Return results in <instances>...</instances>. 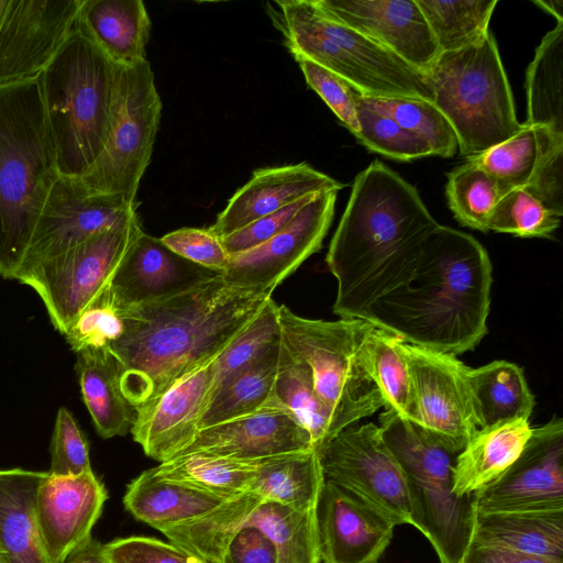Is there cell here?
<instances>
[{
	"mask_svg": "<svg viewBox=\"0 0 563 563\" xmlns=\"http://www.w3.org/2000/svg\"><path fill=\"white\" fill-rule=\"evenodd\" d=\"M272 295L227 283L222 275L177 296L118 311L123 333L109 344L120 387L136 409L219 356Z\"/></svg>",
	"mask_w": 563,
	"mask_h": 563,
	"instance_id": "obj_1",
	"label": "cell"
},
{
	"mask_svg": "<svg viewBox=\"0 0 563 563\" xmlns=\"http://www.w3.org/2000/svg\"><path fill=\"white\" fill-rule=\"evenodd\" d=\"M438 225L418 190L384 163L357 174L325 256L338 285L334 314L364 320L377 300L406 285Z\"/></svg>",
	"mask_w": 563,
	"mask_h": 563,
	"instance_id": "obj_2",
	"label": "cell"
},
{
	"mask_svg": "<svg viewBox=\"0 0 563 563\" xmlns=\"http://www.w3.org/2000/svg\"><path fill=\"white\" fill-rule=\"evenodd\" d=\"M493 266L471 234L439 224L413 277L377 300L364 320L400 341L457 356L487 334Z\"/></svg>",
	"mask_w": 563,
	"mask_h": 563,
	"instance_id": "obj_3",
	"label": "cell"
},
{
	"mask_svg": "<svg viewBox=\"0 0 563 563\" xmlns=\"http://www.w3.org/2000/svg\"><path fill=\"white\" fill-rule=\"evenodd\" d=\"M38 76L0 84V276L15 279L58 177Z\"/></svg>",
	"mask_w": 563,
	"mask_h": 563,
	"instance_id": "obj_4",
	"label": "cell"
},
{
	"mask_svg": "<svg viewBox=\"0 0 563 563\" xmlns=\"http://www.w3.org/2000/svg\"><path fill=\"white\" fill-rule=\"evenodd\" d=\"M119 68L75 29L37 75L62 176L81 177L102 152Z\"/></svg>",
	"mask_w": 563,
	"mask_h": 563,
	"instance_id": "obj_5",
	"label": "cell"
},
{
	"mask_svg": "<svg viewBox=\"0 0 563 563\" xmlns=\"http://www.w3.org/2000/svg\"><path fill=\"white\" fill-rule=\"evenodd\" d=\"M378 428L406 482L410 525L429 540L440 563H460L476 519V495L453 492L454 466L464 448L393 410L380 413Z\"/></svg>",
	"mask_w": 563,
	"mask_h": 563,
	"instance_id": "obj_6",
	"label": "cell"
},
{
	"mask_svg": "<svg viewBox=\"0 0 563 563\" xmlns=\"http://www.w3.org/2000/svg\"><path fill=\"white\" fill-rule=\"evenodd\" d=\"M275 26L295 59L310 60L366 97L432 101L426 76L360 32L336 22L313 0L276 1Z\"/></svg>",
	"mask_w": 563,
	"mask_h": 563,
	"instance_id": "obj_7",
	"label": "cell"
},
{
	"mask_svg": "<svg viewBox=\"0 0 563 563\" xmlns=\"http://www.w3.org/2000/svg\"><path fill=\"white\" fill-rule=\"evenodd\" d=\"M424 76L432 102L453 126L463 156L475 157L519 130L493 33L463 49L441 53Z\"/></svg>",
	"mask_w": 563,
	"mask_h": 563,
	"instance_id": "obj_8",
	"label": "cell"
},
{
	"mask_svg": "<svg viewBox=\"0 0 563 563\" xmlns=\"http://www.w3.org/2000/svg\"><path fill=\"white\" fill-rule=\"evenodd\" d=\"M278 322L283 344L308 366L317 395L347 427L384 407L378 388L356 357L368 321L308 319L282 305Z\"/></svg>",
	"mask_w": 563,
	"mask_h": 563,
	"instance_id": "obj_9",
	"label": "cell"
},
{
	"mask_svg": "<svg viewBox=\"0 0 563 563\" xmlns=\"http://www.w3.org/2000/svg\"><path fill=\"white\" fill-rule=\"evenodd\" d=\"M162 114L154 74L146 60L120 66L111 125L102 152L78 177L91 191L135 206L140 181L151 162Z\"/></svg>",
	"mask_w": 563,
	"mask_h": 563,
	"instance_id": "obj_10",
	"label": "cell"
},
{
	"mask_svg": "<svg viewBox=\"0 0 563 563\" xmlns=\"http://www.w3.org/2000/svg\"><path fill=\"white\" fill-rule=\"evenodd\" d=\"M142 231L139 218L102 231L45 261L16 279L33 288L52 324L65 334L75 319L108 288L131 243Z\"/></svg>",
	"mask_w": 563,
	"mask_h": 563,
	"instance_id": "obj_11",
	"label": "cell"
},
{
	"mask_svg": "<svg viewBox=\"0 0 563 563\" xmlns=\"http://www.w3.org/2000/svg\"><path fill=\"white\" fill-rule=\"evenodd\" d=\"M323 477L363 498L396 525H410L402 472L378 426H350L318 450Z\"/></svg>",
	"mask_w": 563,
	"mask_h": 563,
	"instance_id": "obj_12",
	"label": "cell"
},
{
	"mask_svg": "<svg viewBox=\"0 0 563 563\" xmlns=\"http://www.w3.org/2000/svg\"><path fill=\"white\" fill-rule=\"evenodd\" d=\"M135 206L89 190L78 177L59 176L38 217L15 279L91 236L131 222Z\"/></svg>",
	"mask_w": 563,
	"mask_h": 563,
	"instance_id": "obj_13",
	"label": "cell"
},
{
	"mask_svg": "<svg viewBox=\"0 0 563 563\" xmlns=\"http://www.w3.org/2000/svg\"><path fill=\"white\" fill-rule=\"evenodd\" d=\"M476 514L563 510V421L532 428L519 457L475 497Z\"/></svg>",
	"mask_w": 563,
	"mask_h": 563,
	"instance_id": "obj_14",
	"label": "cell"
},
{
	"mask_svg": "<svg viewBox=\"0 0 563 563\" xmlns=\"http://www.w3.org/2000/svg\"><path fill=\"white\" fill-rule=\"evenodd\" d=\"M336 191L312 197L277 234L251 250L230 255L223 279L272 295L309 256L318 252L332 223Z\"/></svg>",
	"mask_w": 563,
	"mask_h": 563,
	"instance_id": "obj_15",
	"label": "cell"
},
{
	"mask_svg": "<svg viewBox=\"0 0 563 563\" xmlns=\"http://www.w3.org/2000/svg\"><path fill=\"white\" fill-rule=\"evenodd\" d=\"M411 376L416 423L464 448L479 429L468 368L456 356L398 341Z\"/></svg>",
	"mask_w": 563,
	"mask_h": 563,
	"instance_id": "obj_16",
	"label": "cell"
},
{
	"mask_svg": "<svg viewBox=\"0 0 563 563\" xmlns=\"http://www.w3.org/2000/svg\"><path fill=\"white\" fill-rule=\"evenodd\" d=\"M81 0H9L0 22V84L38 75L76 29Z\"/></svg>",
	"mask_w": 563,
	"mask_h": 563,
	"instance_id": "obj_17",
	"label": "cell"
},
{
	"mask_svg": "<svg viewBox=\"0 0 563 563\" xmlns=\"http://www.w3.org/2000/svg\"><path fill=\"white\" fill-rule=\"evenodd\" d=\"M217 357L183 376L152 401L134 409L130 432L148 457L159 463L169 461L194 442L213 394Z\"/></svg>",
	"mask_w": 563,
	"mask_h": 563,
	"instance_id": "obj_18",
	"label": "cell"
},
{
	"mask_svg": "<svg viewBox=\"0 0 563 563\" xmlns=\"http://www.w3.org/2000/svg\"><path fill=\"white\" fill-rule=\"evenodd\" d=\"M328 18L365 35L423 75L440 55L416 0H313Z\"/></svg>",
	"mask_w": 563,
	"mask_h": 563,
	"instance_id": "obj_19",
	"label": "cell"
},
{
	"mask_svg": "<svg viewBox=\"0 0 563 563\" xmlns=\"http://www.w3.org/2000/svg\"><path fill=\"white\" fill-rule=\"evenodd\" d=\"M221 275L179 256L142 230L114 272L107 294L120 312L189 291Z\"/></svg>",
	"mask_w": 563,
	"mask_h": 563,
	"instance_id": "obj_20",
	"label": "cell"
},
{
	"mask_svg": "<svg viewBox=\"0 0 563 563\" xmlns=\"http://www.w3.org/2000/svg\"><path fill=\"white\" fill-rule=\"evenodd\" d=\"M317 525L322 563H377L397 526L356 494L325 479Z\"/></svg>",
	"mask_w": 563,
	"mask_h": 563,
	"instance_id": "obj_21",
	"label": "cell"
},
{
	"mask_svg": "<svg viewBox=\"0 0 563 563\" xmlns=\"http://www.w3.org/2000/svg\"><path fill=\"white\" fill-rule=\"evenodd\" d=\"M108 499L93 472L77 476H47L35 499L41 539L51 563H65L89 538Z\"/></svg>",
	"mask_w": 563,
	"mask_h": 563,
	"instance_id": "obj_22",
	"label": "cell"
},
{
	"mask_svg": "<svg viewBox=\"0 0 563 563\" xmlns=\"http://www.w3.org/2000/svg\"><path fill=\"white\" fill-rule=\"evenodd\" d=\"M309 449L313 446L308 431L272 396L250 415L201 429L178 455L202 452L258 461Z\"/></svg>",
	"mask_w": 563,
	"mask_h": 563,
	"instance_id": "obj_23",
	"label": "cell"
},
{
	"mask_svg": "<svg viewBox=\"0 0 563 563\" xmlns=\"http://www.w3.org/2000/svg\"><path fill=\"white\" fill-rule=\"evenodd\" d=\"M343 187L308 163L257 168L233 194L209 231L221 239L303 197L338 192Z\"/></svg>",
	"mask_w": 563,
	"mask_h": 563,
	"instance_id": "obj_24",
	"label": "cell"
},
{
	"mask_svg": "<svg viewBox=\"0 0 563 563\" xmlns=\"http://www.w3.org/2000/svg\"><path fill=\"white\" fill-rule=\"evenodd\" d=\"M76 30L119 66L146 60L151 20L142 0H81Z\"/></svg>",
	"mask_w": 563,
	"mask_h": 563,
	"instance_id": "obj_25",
	"label": "cell"
},
{
	"mask_svg": "<svg viewBox=\"0 0 563 563\" xmlns=\"http://www.w3.org/2000/svg\"><path fill=\"white\" fill-rule=\"evenodd\" d=\"M47 472L0 470V555L4 563H51L35 515L37 489Z\"/></svg>",
	"mask_w": 563,
	"mask_h": 563,
	"instance_id": "obj_26",
	"label": "cell"
},
{
	"mask_svg": "<svg viewBox=\"0 0 563 563\" xmlns=\"http://www.w3.org/2000/svg\"><path fill=\"white\" fill-rule=\"evenodd\" d=\"M531 433L523 418L478 429L456 457L454 494L476 495L495 482L519 457Z\"/></svg>",
	"mask_w": 563,
	"mask_h": 563,
	"instance_id": "obj_27",
	"label": "cell"
},
{
	"mask_svg": "<svg viewBox=\"0 0 563 563\" xmlns=\"http://www.w3.org/2000/svg\"><path fill=\"white\" fill-rule=\"evenodd\" d=\"M224 500L209 492L163 478L153 468L134 478L123 496L125 509L135 519L161 532L194 520Z\"/></svg>",
	"mask_w": 563,
	"mask_h": 563,
	"instance_id": "obj_28",
	"label": "cell"
},
{
	"mask_svg": "<svg viewBox=\"0 0 563 563\" xmlns=\"http://www.w3.org/2000/svg\"><path fill=\"white\" fill-rule=\"evenodd\" d=\"M471 543L563 560V510L476 514Z\"/></svg>",
	"mask_w": 563,
	"mask_h": 563,
	"instance_id": "obj_29",
	"label": "cell"
},
{
	"mask_svg": "<svg viewBox=\"0 0 563 563\" xmlns=\"http://www.w3.org/2000/svg\"><path fill=\"white\" fill-rule=\"evenodd\" d=\"M76 371L84 402L101 438L125 435L132 426L134 409L120 387V364L109 347L77 354Z\"/></svg>",
	"mask_w": 563,
	"mask_h": 563,
	"instance_id": "obj_30",
	"label": "cell"
},
{
	"mask_svg": "<svg viewBox=\"0 0 563 563\" xmlns=\"http://www.w3.org/2000/svg\"><path fill=\"white\" fill-rule=\"evenodd\" d=\"M559 147H563V136L547 125L525 122L508 140L468 159L496 180L503 196L512 189L529 187Z\"/></svg>",
	"mask_w": 563,
	"mask_h": 563,
	"instance_id": "obj_31",
	"label": "cell"
},
{
	"mask_svg": "<svg viewBox=\"0 0 563 563\" xmlns=\"http://www.w3.org/2000/svg\"><path fill=\"white\" fill-rule=\"evenodd\" d=\"M467 378L479 429L530 418L536 404L534 396L522 368L515 363L494 361L477 368H468Z\"/></svg>",
	"mask_w": 563,
	"mask_h": 563,
	"instance_id": "obj_32",
	"label": "cell"
},
{
	"mask_svg": "<svg viewBox=\"0 0 563 563\" xmlns=\"http://www.w3.org/2000/svg\"><path fill=\"white\" fill-rule=\"evenodd\" d=\"M263 499L250 490L241 493L209 512L162 533L188 555L220 563L232 539Z\"/></svg>",
	"mask_w": 563,
	"mask_h": 563,
	"instance_id": "obj_33",
	"label": "cell"
},
{
	"mask_svg": "<svg viewBox=\"0 0 563 563\" xmlns=\"http://www.w3.org/2000/svg\"><path fill=\"white\" fill-rule=\"evenodd\" d=\"M324 477L317 450L264 459L249 486L266 500L297 509L318 506Z\"/></svg>",
	"mask_w": 563,
	"mask_h": 563,
	"instance_id": "obj_34",
	"label": "cell"
},
{
	"mask_svg": "<svg viewBox=\"0 0 563 563\" xmlns=\"http://www.w3.org/2000/svg\"><path fill=\"white\" fill-rule=\"evenodd\" d=\"M399 339L369 324L357 346L356 357L378 388L384 408L416 422V405L409 366Z\"/></svg>",
	"mask_w": 563,
	"mask_h": 563,
	"instance_id": "obj_35",
	"label": "cell"
},
{
	"mask_svg": "<svg viewBox=\"0 0 563 563\" xmlns=\"http://www.w3.org/2000/svg\"><path fill=\"white\" fill-rule=\"evenodd\" d=\"M282 339L230 380L216 388L205 411L200 430L250 415L272 397L278 375Z\"/></svg>",
	"mask_w": 563,
	"mask_h": 563,
	"instance_id": "obj_36",
	"label": "cell"
},
{
	"mask_svg": "<svg viewBox=\"0 0 563 563\" xmlns=\"http://www.w3.org/2000/svg\"><path fill=\"white\" fill-rule=\"evenodd\" d=\"M272 396L308 431L316 450L347 428L317 395L308 366L284 344Z\"/></svg>",
	"mask_w": 563,
	"mask_h": 563,
	"instance_id": "obj_37",
	"label": "cell"
},
{
	"mask_svg": "<svg viewBox=\"0 0 563 563\" xmlns=\"http://www.w3.org/2000/svg\"><path fill=\"white\" fill-rule=\"evenodd\" d=\"M527 121L563 136V23L549 31L526 73Z\"/></svg>",
	"mask_w": 563,
	"mask_h": 563,
	"instance_id": "obj_38",
	"label": "cell"
},
{
	"mask_svg": "<svg viewBox=\"0 0 563 563\" xmlns=\"http://www.w3.org/2000/svg\"><path fill=\"white\" fill-rule=\"evenodd\" d=\"M245 527L258 529L273 543L276 563H321L317 507L297 509L263 499Z\"/></svg>",
	"mask_w": 563,
	"mask_h": 563,
	"instance_id": "obj_39",
	"label": "cell"
},
{
	"mask_svg": "<svg viewBox=\"0 0 563 563\" xmlns=\"http://www.w3.org/2000/svg\"><path fill=\"white\" fill-rule=\"evenodd\" d=\"M258 461L192 452L153 467L156 475L209 492L225 499L247 492Z\"/></svg>",
	"mask_w": 563,
	"mask_h": 563,
	"instance_id": "obj_40",
	"label": "cell"
},
{
	"mask_svg": "<svg viewBox=\"0 0 563 563\" xmlns=\"http://www.w3.org/2000/svg\"><path fill=\"white\" fill-rule=\"evenodd\" d=\"M439 52L449 53L478 43L488 34L497 0H416Z\"/></svg>",
	"mask_w": 563,
	"mask_h": 563,
	"instance_id": "obj_41",
	"label": "cell"
},
{
	"mask_svg": "<svg viewBox=\"0 0 563 563\" xmlns=\"http://www.w3.org/2000/svg\"><path fill=\"white\" fill-rule=\"evenodd\" d=\"M364 97L369 106L389 115L404 130L427 144L432 155L451 157L459 152L453 126L432 101L406 97Z\"/></svg>",
	"mask_w": 563,
	"mask_h": 563,
	"instance_id": "obj_42",
	"label": "cell"
},
{
	"mask_svg": "<svg viewBox=\"0 0 563 563\" xmlns=\"http://www.w3.org/2000/svg\"><path fill=\"white\" fill-rule=\"evenodd\" d=\"M448 203L455 219L464 227L482 232L499 200L496 180L474 161L468 159L448 175Z\"/></svg>",
	"mask_w": 563,
	"mask_h": 563,
	"instance_id": "obj_43",
	"label": "cell"
},
{
	"mask_svg": "<svg viewBox=\"0 0 563 563\" xmlns=\"http://www.w3.org/2000/svg\"><path fill=\"white\" fill-rule=\"evenodd\" d=\"M562 216L545 207L526 188L512 189L496 202L487 231L520 238H549L561 225Z\"/></svg>",
	"mask_w": 563,
	"mask_h": 563,
	"instance_id": "obj_44",
	"label": "cell"
},
{
	"mask_svg": "<svg viewBox=\"0 0 563 563\" xmlns=\"http://www.w3.org/2000/svg\"><path fill=\"white\" fill-rule=\"evenodd\" d=\"M356 113L361 144L369 151L396 161H413L432 155L431 148L404 130L386 113L369 106L364 96L356 92Z\"/></svg>",
	"mask_w": 563,
	"mask_h": 563,
	"instance_id": "obj_45",
	"label": "cell"
},
{
	"mask_svg": "<svg viewBox=\"0 0 563 563\" xmlns=\"http://www.w3.org/2000/svg\"><path fill=\"white\" fill-rule=\"evenodd\" d=\"M278 307L271 298L252 322L216 358L214 389L280 341Z\"/></svg>",
	"mask_w": 563,
	"mask_h": 563,
	"instance_id": "obj_46",
	"label": "cell"
},
{
	"mask_svg": "<svg viewBox=\"0 0 563 563\" xmlns=\"http://www.w3.org/2000/svg\"><path fill=\"white\" fill-rule=\"evenodd\" d=\"M122 333L123 320L106 289L75 319L64 335L78 354L86 350L108 347Z\"/></svg>",
	"mask_w": 563,
	"mask_h": 563,
	"instance_id": "obj_47",
	"label": "cell"
},
{
	"mask_svg": "<svg viewBox=\"0 0 563 563\" xmlns=\"http://www.w3.org/2000/svg\"><path fill=\"white\" fill-rule=\"evenodd\" d=\"M47 472L53 476H77L93 472L89 444L73 415L64 407L57 411Z\"/></svg>",
	"mask_w": 563,
	"mask_h": 563,
	"instance_id": "obj_48",
	"label": "cell"
},
{
	"mask_svg": "<svg viewBox=\"0 0 563 563\" xmlns=\"http://www.w3.org/2000/svg\"><path fill=\"white\" fill-rule=\"evenodd\" d=\"M307 85L355 135L358 132L356 91L341 77L307 59H296Z\"/></svg>",
	"mask_w": 563,
	"mask_h": 563,
	"instance_id": "obj_49",
	"label": "cell"
},
{
	"mask_svg": "<svg viewBox=\"0 0 563 563\" xmlns=\"http://www.w3.org/2000/svg\"><path fill=\"white\" fill-rule=\"evenodd\" d=\"M159 239L174 253L208 269L223 273L229 263L220 238L209 229L181 228Z\"/></svg>",
	"mask_w": 563,
	"mask_h": 563,
	"instance_id": "obj_50",
	"label": "cell"
},
{
	"mask_svg": "<svg viewBox=\"0 0 563 563\" xmlns=\"http://www.w3.org/2000/svg\"><path fill=\"white\" fill-rule=\"evenodd\" d=\"M110 563H196L172 542L150 537H128L103 544Z\"/></svg>",
	"mask_w": 563,
	"mask_h": 563,
	"instance_id": "obj_51",
	"label": "cell"
},
{
	"mask_svg": "<svg viewBox=\"0 0 563 563\" xmlns=\"http://www.w3.org/2000/svg\"><path fill=\"white\" fill-rule=\"evenodd\" d=\"M313 196L303 197L221 238L223 247L229 255H233L261 245L282 231Z\"/></svg>",
	"mask_w": 563,
	"mask_h": 563,
	"instance_id": "obj_52",
	"label": "cell"
},
{
	"mask_svg": "<svg viewBox=\"0 0 563 563\" xmlns=\"http://www.w3.org/2000/svg\"><path fill=\"white\" fill-rule=\"evenodd\" d=\"M220 563H276V550L258 529L245 527L232 539Z\"/></svg>",
	"mask_w": 563,
	"mask_h": 563,
	"instance_id": "obj_53",
	"label": "cell"
},
{
	"mask_svg": "<svg viewBox=\"0 0 563 563\" xmlns=\"http://www.w3.org/2000/svg\"><path fill=\"white\" fill-rule=\"evenodd\" d=\"M526 189L545 207L563 214V147L552 152Z\"/></svg>",
	"mask_w": 563,
	"mask_h": 563,
	"instance_id": "obj_54",
	"label": "cell"
},
{
	"mask_svg": "<svg viewBox=\"0 0 563 563\" xmlns=\"http://www.w3.org/2000/svg\"><path fill=\"white\" fill-rule=\"evenodd\" d=\"M460 563H563V560L471 543Z\"/></svg>",
	"mask_w": 563,
	"mask_h": 563,
	"instance_id": "obj_55",
	"label": "cell"
},
{
	"mask_svg": "<svg viewBox=\"0 0 563 563\" xmlns=\"http://www.w3.org/2000/svg\"><path fill=\"white\" fill-rule=\"evenodd\" d=\"M65 563H110L103 552V544L92 537L73 552Z\"/></svg>",
	"mask_w": 563,
	"mask_h": 563,
	"instance_id": "obj_56",
	"label": "cell"
},
{
	"mask_svg": "<svg viewBox=\"0 0 563 563\" xmlns=\"http://www.w3.org/2000/svg\"><path fill=\"white\" fill-rule=\"evenodd\" d=\"M533 3L553 15L558 23H563V0H536Z\"/></svg>",
	"mask_w": 563,
	"mask_h": 563,
	"instance_id": "obj_57",
	"label": "cell"
},
{
	"mask_svg": "<svg viewBox=\"0 0 563 563\" xmlns=\"http://www.w3.org/2000/svg\"><path fill=\"white\" fill-rule=\"evenodd\" d=\"M8 2H9V0H0V22L2 20V16H3L4 12H5Z\"/></svg>",
	"mask_w": 563,
	"mask_h": 563,
	"instance_id": "obj_58",
	"label": "cell"
},
{
	"mask_svg": "<svg viewBox=\"0 0 563 563\" xmlns=\"http://www.w3.org/2000/svg\"><path fill=\"white\" fill-rule=\"evenodd\" d=\"M194 559H195L196 563H218V562L206 561V560H201V559H197V558H194Z\"/></svg>",
	"mask_w": 563,
	"mask_h": 563,
	"instance_id": "obj_59",
	"label": "cell"
},
{
	"mask_svg": "<svg viewBox=\"0 0 563 563\" xmlns=\"http://www.w3.org/2000/svg\"><path fill=\"white\" fill-rule=\"evenodd\" d=\"M0 563H4V562H3V560H2V558H1V555H0Z\"/></svg>",
	"mask_w": 563,
	"mask_h": 563,
	"instance_id": "obj_60",
	"label": "cell"
}]
</instances>
